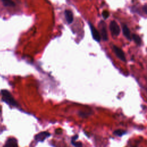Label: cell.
<instances>
[{
  "label": "cell",
  "mask_w": 147,
  "mask_h": 147,
  "mask_svg": "<svg viewBox=\"0 0 147 147\" xmlns=\"http://www.w3.org/2000/svg\"><path fill=\"white\" fill-rule=\"evenodd\" d=\"M1 94L3 96V100L7 103L8 104L13 106H17V103L15 101V100L13 98L12 95L11 94V93L6 90H3L1 91Z\"/></svg>",
  "instance_id": "cell-1"
},
{
  "label": "cell",
  "mask_w": 147,
  "mask_h": 147,
  "mask_svg": "<svg viewBox=\"0 0 147 147\" xmlns=\"http://www.w3.org/2000/svg\"><path fill=\"white\" fill-rule=\"evenodd\" d=\"M110 29L112 32V33L114 36H118L120 32V29L117 24V23L114 21H112L110 24Z\"/></svg>",
  "instance_id": "cell-2"
},
{
  "label": "cell",
  "mask_w": 147,
  "mask_h": 147,
  "mask_svg": "<svg viewBox=\"0 0 147 147\" xmlns=\"http://www.w3.org/2000/svg\"><path fill=\"white\" fill-rule=\"evenodd\" d=\"M113 50H114L115 54H116V55L117 56V57L118 58H120L121 61H122L124 62H126L125 56L121 49L119 48L118 47H117L116 45H113Z\"/></svg>",
  "instance_id": "cell-3"
},
{
  "label": "cell",
  "mask_w": 147,
  "mask_h": 147,
  "mask_svg": "<svg viewBox=\"0 0 147 147\" xmlns=\"http://www.w3.org/2000/svg\"><path fill=\"white\" fill-rule=\"evenodd\" d=\"M49 136H50V133L47 132H40V133L37 134L35 136V139L37 141L43 142L45 140V138L47 137H48Z\"/></svg>",
  "instance_id": "cell-4"
},
{
  "label": "cell",
  "mask_w": 147,
  "mask_h": 147,
  "mask_svg": "<svg viewBox=\"0 0 147 147\" xmlns=\"http://www.w3.org/2000/svg\"><path fill=\"white\" fill-rule=\"evenodd\" d=\"M90 25V28L91 31V33H92V36L94 38V39L95 40H96V41H100L101 40V36L100 35L99 33V32H98V31L95 29V28L90 23H89Z\"/></svg>",
  "instance_id": "cell-5"
},
{
  "label": "cell",
  "mask_w": 147,
  "mask_h": 147,
  "mask_svg": "<svg viewBox=\"0 0 147 147\" xmlns=\"http://www.w3.org/2000/svg\"><path fill=\"white\" fill-rule=\"evenodd\" d=\"M100 29H101V36L102 37V39L104 41L108 40V33L106 31V28L105 27V24L104 22L100 23Z\"/></svg>",
  "instance_id": "cell-6"
},
{
  "label": "cell",
  "mask_w": 147,
  "mask_h": 147,
  "mask_svg": "<svg viewBox=\"0 0 147 147\" xmlns=\"http://www.w3.org/2000/svg\"><path fill=\"white\" fill-rule=\"evenodd\" d=\"M4 147H18L17 141L16 139L14 138H9L7 141Z\"/></svg>",
  "instance_id": "cell-7"
},
{
  "label": "cell",
  "mask_w": 147,
  "mask_h": 147,
  "mask_svg": "<svg viewBox=\"0 0 147 147\" xmlns=\"http://www.w3.org/2000/svg\"><path fill=\"white\" fill-rule=\"evenodd\" d=\"M65 15L67 22L69 24L72 23L74 20V16L72 11H71L70 10H66L65 12Z\"/></svg>",
  "instance_id": "cell-8"
},
{
  "label": "cell",
  "mask_w": 147,
  "mask_h": 147,
  "mask_svg": "<svg viewBox=\"0 0 147 147\" xmlns=\"http://www.w3.org/2000/svg\"><path fill=\"white\" fill-rule=\"evenodd\" d=\"M122 32L125 36L128 39L131 40V35L130 31L128 27L125 24H122Z\"/></svg>",
  "instance_id": "cell-9"
},
{
  "label": "cell",
  "mask_w": 147,
  "mask_h": 147,
  "mask_svg": "<svg viewBox=\"0 0 147 147\" xmlns=\"http://www.w3.org/2000/svg\"><path fill=\"white\" fill-rule=\"evenodd\" d=\"M3 4L5 7H13L15 6V3L12 0H1Z\"/></svg>",
  "instance_id": "cell-10"
},
{
  "label": "cell",
  "mask_w": 147,
  "mask_h": 147,
  "mask_svg": "<svg viewBox=\"0 0 147 147\" xmlns=\"http://www.w3.org/2000/svg\"><path fill=\"white\" fill-rule=\"evenodd\" d=\"M132 37H133V40H134V41H135L137 44L140 45V44H141V39H140V37H139L138 36H137V35H133Z\"/></svg>",
  "instance_id": "cell-11"
},
{
  "label": "cell",
  "mask_w": 147,
  "mask_h": 147,
  "mask_svg": "<svg viewBox=\"0 0 147 147\" xmlns=\"http://www.w3.org/2000/svg\"><path fill=\"white\" fill-rule=\"evenodd\" d=\"M125 133L126 132L125 131H123L122 130H117L114 132V134L118 136H122V135L125 134Z\"/></svg>",
  "instance_id": "cell-12"
},
{
  "label": "cell",
  "mask_w": 147,
  "mask_h": 147,
  "mask_svg": "<svg viewBox=\"0 0 147 147\" xmlns=\"http://www.w3.org/2000/svg\"><path fill=\"white\" fill-rule=\"evenodd\" d=\"M71 142L75 147H82V144L80 142H76V140H71Z\"/></svg>",
  "instance_id": "cell-13"
},
{
  "label": "cell",
  "mask_w": 147,
  "mask_h": 147,
  "mask_svg": "<svg viewBox=\"0 0 147 147\" xmlns=\"http://www.w3.org/2000/svg\"><path fill=\"white\" fill-rule=\"evenodd\" d=\"M109 16V13L108 11H104V12H103V13H102V16H103V17H104L105 19L108 18Z\"/></svg>",
  "instance_id": "cell-14"
}]
</instances>
